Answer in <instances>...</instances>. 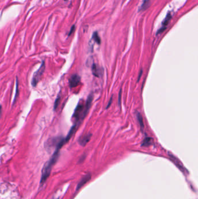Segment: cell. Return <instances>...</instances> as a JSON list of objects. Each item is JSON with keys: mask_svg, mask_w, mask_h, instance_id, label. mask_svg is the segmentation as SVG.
Instances as JSON below:
<instances>
[{"mask_svg": "<svg viewBox=\"0 0 198 199\" xmlns=\"http://www.w3.org/2000/svg\"><path fill=\"white\" fill-rule=\"evenodd\" d=\"M81 78L79 75L74 74L71 76L69 79V86L71 88H74L77 87L80 83Z\"/></svg>", "mask_w": 198, "mask_h": 199, "instance_id": "cell-4", "label": "cell"}, {"mask_svg": "<svg viewBox=\"0 0 198 199\" xmlns=\"http://www.w3.org/2000/svg\"><path fill=\"white\" fill-rule=\"evenodd\" d=\"M65 1H67V0H65Z\"/></svg>", "mask_w": 198, "mask_h": 199, "instance_id": "cell-23", "label": "cell"}, {"mask_svg": "<svg viewBox=\"0 0 198 199\" xmlns=\"http://www.w3.org/2000/svg\"><path fill=\"white\" fill-rule=\"evenodd\" d=\"M45 68H46V66H45V62H43V63L41 64V66L39 68L38 70L34 73L33 75V77L31 81V85L33 87H36V85H37L38 81H40V79H41L42 75L44 74V72L45 71Z\"/></svg>", "mask_w": 198, "mask_h": 199, "instance_id": "cell-2", "label": "cell"}, {"mask_svg": "<svg viewBox=\"0 0 198 199\" xmlns=\"http://www.w3.org/2000/svg\"><path fill=\"white\" fill-rule=\"evenodd\" d=\"M84 105L83 103H79L75 110L73 118L76 121H78L80 119H83V112H84Z\"/></svg>", "mask_w": 198, "mask_h": 199, "instance_id": "cell-3", "label": "cell"}, {"mask_svg": "<svg viewBox=\"0 0 198 199\" xmlns=\"http://www.w3.org/2000/svg\"><path fill=\"white\" fill-rule=\"evenodd\" d=\"M91 136L92 134L88 133V134H86L85 135L80 137V138L78 140V142L79 144L81 145V146H85L88 143V141L90 140L91 138Z\"/></svg>", "mask_w": 198, "mask_h": 199, "instance_id": "cell-6", "label": "cell"}, {"mask_svg": "<svg viewBox=\"0 0 198 199\" xmlns=\"http://www.w3.org/2000/svg\"><path fill=\"white\" fill-rule=\"evenodd\" d=\"M75 26L73 25V26L72 27V28H71V29H70V32H69V36H70V35L73 33V32L75 31Z\"/></svg>", "mask_w": 198, "mask_h": 199, "instance_id": "cell-19", "label": "cell"}, {"mask_svg": "<svg viewBox=\"0 0 198 199\" xmlns=\"http://www.w3.org/2000/svg\"><path fill=\"white\" fill-rule=\"evenodd\" d=\"M92 39L98 44H101V40L97 32H95L92 35Z\"/></svg>", "mask_w": 198, "mask_h": 199, "instance_id": "cell-15", "label": "cell"}, {"mask_svg": "<svg viewBox=\"0 0 198 199\" xmlns=\"http://www.w3.org/2000/svg\"><path fill=\"white\" fill-rule=\"evenodd\" d=\"M16 94L15 96V98H14V103H15L16 101V98H17V97H18V79L16 80Z\"/></svg>", "mask_w": 198, "mask_h": 199, "instance_id": "cell-17", "label": "cell"}, {"mask_svg": "<svg viewBox=\"0 0 198 199\" xmlns=\"http://www.w3.org/2000/svg\"><path fill=\"white\" fill-rule=\"evenodd\" d=\"M142 75V70H141V71H140V72L139 74V75H138V79L137 80L138 81H139V79H140Z\"/></svg>", "mask_w": 198, "mask_h": 199, "instance_id": "cell-21", "label": "cell"}, {"mask_svg": "<svg viewBox=\"0 0 198 199\" xmlns=\"http://www.w3.org/2000/svg\"><path fill=\"white\" fill-rule=\"evenodd\" d=\"M122 90L120 89V91H119V105H120L121 104V97H122Z\"/></svg>", "mask_w": 198, "mask_h": 199, "instance_id": "cell-18", "label": "cell"}, {"mask_svg": "<svg viewBox=\"0 0 198 199\" xmlns=\"http://www.w3.org/2000/svg\"><path fill=\"white\" fill-rule=\"evenodd\" d=\"M92 74L97 78L101 77L103 74V69L95 64H93L91 67Z\"/></svg>", "mask_w": 198, "mask_h": 199, "instance_id": "cell-9", "label": "cell"}, {"mask_svg": "<svg viewBox=\"0 0 198 199\" xmlns=\"http://www.w3.org/2000/svg\"><path fill=\"white\" fill-rule=\"evenodd\" d=\"M77 126H78V125H77V124H75V125H73L72 127V128H71V129L70 130V131H69V132L68 133V135H67L66 137L65 138V140L66 143H67V142L70 139V138L73 136V135L74 134V133H75V132L76 131Z\"/></svg>", "mask_w": 198, "mask_h": 199, "instance_id": "cell-10", "label": "cell"}, {"mask_svg": "<svg viewBox=\"0 0 198 199\" xmlns=\"http://www.w3.org/2000/svg\"><path fill=\"white\" fill-rule=\"evenodd\" d=\"M1 114H2V106L0 105V118L1 116Z\"/></svg>", "mask_w": 198, "mask_h": 199, "instance_id": "cell-22", "label": "cell"}, {"mask_svg": "<svg viewBox=\"0 0 198 199\" xmlns=\"http://www.w3.org/2000/svg\"><path fill=\"white\" fill-rule=\"evenodd\" d=\"M112 97H111V98L110 99V100H109V103H108V104H107V108H106V109H107L109 107H110V104H111V103H112Z\"/></svg>", "mask_w": 198, "mask_h": 199, "instance_id": "cell-20", "label": "cell"}, {"mask_svg": "<svg viewBox=\"0 0 198 199\" xmlns=\"http://www.w3.org/2000/svg\"><path fill=\"white\" fill-rule=\"evenodd\" d=\"M137 117L138 121L139 122V124L141 126V128L143 130L144 128V121H143V118L141 114L139 112H137Z\"/></svg>", "mask_w": 198, "mask_h": 199, "instance_id": "cell-13", "label": "cell"}, {"mask_svg": "<svg viewBox=\"0 0 198 199\" xmlns=\"http://www.w3.org/2000/svg\"><path fill=\"white\" fill-rule=\"evenodd\" d=\"M61 139L62 138H55L48 139L46 141V148L47 149H51L54 147L56 148L61 141Z\"/></svg>", "mask_w": 198, "mask_h": 199, "instance_id": "cell-5", "label": "cell"}, {"mask_svg": "<svg viewBox=\"0 0 198 199\" xmlns=\"http://www.w3.org/2000/svg\"><path fill=\"white\" fill-rule=\"evenodd\" d=\"M153 142V139L151 138H146L143 141L141 146H148L152 144Z\"/></svg>", "mask_w": 198, "mask_h": 199, "instance_id": "cell-14", "label": "cell"}, {"mask_svg": "<svg viewBox=\"0 0 198 199\" xmlns=\"http://www.w3.org/2000/svg\"><path fill=\"white\" fill-rule=\"evenodd\" d=\"M60 100H61L60 96H58V97L56 98V99L55 100V104H54V110H56L58 108V107L59 105V102H60Z\"/></svg>", "mask_w": 198, "mask_h": 199, "instance_id": "cell-16", "label": "cell"}, {"mask_svg": "<svg viewBox=\"0 0 198 199\" xmlns=\"http://www.w3.org/2000/svg\"><path fill=\"white\" fill-rule=\"evenodd\" d=\"M59 155V150H55L52 157L50 158V160L46 162L45 165H44L41 172V177L40 180L41 184H44L46 182V179L50 175L52 168L53 165H55V164L57 161Z\"/></svg>", "mask_w": 198, "mask_h": 199, "instance_id": "cell-1", "label": "cell"}, {"mask_svg": "<svg viewBox=\"0 0 198 199\" xmlns=\"http://www.w3.org/2000/svg\"><path fill=\"white\" fill-rule=\"evenodd\" d=\"M151 3V0H143L141 5L139 8V11H143L146 9L149 6Z\"/></svg>", "mask_w": 198, "mask_h": 199, "instance_id": "cell-11", "label": "cell"}, {"mask_svg": "<svg viewBox=\"0 0 198 199\" xmlns=\"http://www.w3.org/2000/svg\"><path fill=\"white\" fill-rule=\"evenodd\" d=\"M90 179V175H86L80 181V183L78 184L77 186V189H79L80 187H81V186H83V185H84L85 183H87Z\"/></svg>", "mask_w": 198, "mask_h": 199, "instance_id": "cell-12", "label": "cell"}, {"mask_svg": "<svg viewBox=\"0 0 198 199\" xmlns=\"http://www.w3.org/2000/svg\"><path fill=\"white\" fill-rule=\"evenodd\" d=\"M171 19V13L168 12V14H167V15H166L165 19H164V21L162 22V26H161V27L160 29L158 30V34L163 32L164 30L166 29V27H167V26L168 25V23H169V22L170 21Z\"/></svg>", "mask_w": 198, "mask_h": 199, "instance_id": "cell-8", "label": "cell"}, {"mask_svg": "<svg viewBox=\"0 0 198 199\" xmlns=\"http://www.w3.org/2000/svg\"><path fill=\"white\" fill-rule=\"evenodd\" d=\"M93 100V95H90L87 100L86 103L84 106V112H83V118L85 117V116L87 115L88 112L90 110L91 106L92 101Z\"/></svg>", "mask_w": 198, "mask_h": 199, "instance_id": "cell-7", "label": "cell"}]
</instances>
